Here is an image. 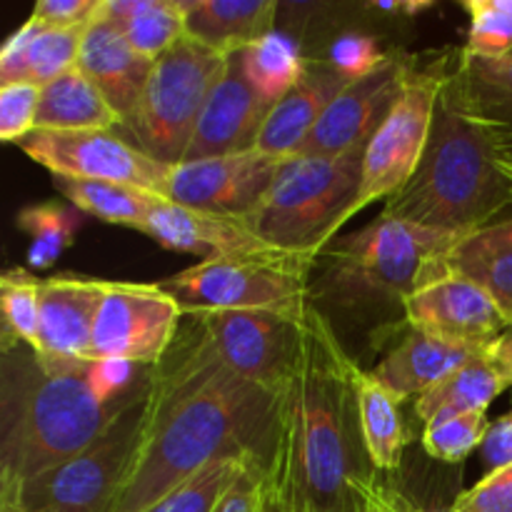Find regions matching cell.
Returning <instances> with one entry per match:
<instances>
[{"label": "cell", "instance_id": "44", "mask_svg": "<svg viewBox=\"0 0 512 512\" xmlns=\"http://www.w3.org/2000/svg\"><path fill=\"white\" fill-rule=\"evenodd\" d=\"M485 358L503 375L505 383L512 385V325L485 348Z\"/></svg>", "mask_w": 512, "mask_h": 512}, {"label": "cell", "instance_id": "10", "mask_svg": "<svg viewBox=\"0 0 512 512\" xmlns=\"http://www.w3.org/2000/svg\"><path fill=\"white\" fill-rule=\"evenodd\" d=\"M445 75L448 68L440 63L433 68H415L410 63L393 110L365 148L358 213L368 205L393 198L418 168L433 130Z\"/></svg>", "mask_w": 512, "mask_h": 512}, {"label": "cell", "instance_id": "35", "mask_svg": "<svg viewBox=\"0 0 512 512\" xmlns=\"http://www.w3.org/2000/svg\"><path fill=\"white\" fill-rule=\"evenodd\" d=\"M40 283L28 270L13 268L0 278L3 340L25 343L40 353Z\"/></svg>", "mask_w": 512, "mask_h": 512}, {"label": "cell", "instance_id": "4", "mask_svg": "<svg viewBox=\"0 0 512 512\" xmlns=\"http://www.w3.org/2000/svg\"><path fill=\"white\" fill-rule=\"evenodd\" d=\"M508 208L512 188L495 163L488 130L455 113L440 93L423 158L380 215L463 238Z\"/></svg>", "mask_w": 512, "mask_h": 512}, {"label": "cell", "instance_id": "22", "mask_svg": "<svg viewBox=\"0 0 512 512\" xmlns=\"http://www.w3.org/2000/svg\"><path fill=\"white\" fill-rule=\"evenodd\" d=\"M443 98L483 130H512V55L483 58L468 50L445 75Z\"/></svg>", "mask_w": 512, "mask_h": 512}, {"label": "cell", "instance_id": "48", "mask_svg": "<svg viewBox=\"0 0 512 512\" xmlns=\"http://www.w3.org/2000/svg\"><path fill=\"white\" fill-rule=\"evenodd\" d=\"M393 500H395V505H398L400 512H428V510L420 508V505H415V500L410 498V495L400 493V490H393ZM440 512H450V510H440Z\"/></svg>", "mask_w": 512, "mask_h": 512}, {"label": "cell", "instance_id": "13", "mask_svg": "<svg viewBox=\"0 0 512 512\" xmlns=\"http://www.w3.org/2000/svg\"><path fill=\"white\" fill-rule=\"evenodd\" d=\"M185 308L158 283H113L108 280L93 325L95 360H125L155 368L178 338Z\"/></svg>", "mask_w": 512, "mask_h": 512}, {"label": "cell", "instance_id": "20", "mask_svg": "<svg viewBox=\"0 0 512 512\" xmlns=\"http://www.w3.org/2000/svg\"><path fill=\"white\" fill-rule=\"evenodd\" d=\"M103 5L83 33L78 70L93 80L95 88L118 110L125 123L143 95L150 70H153V60L143 58L128 43L123 30L105 15Z\"/></svg>", "mask_w": 512, "mask_h": 512}, {"label": "cell", "instance_id": "5", "mask_svg": "<svg viewBox=\"0 0 512 512\" xmlns=\"http://www.w3.org/2000/svg\"><path fill=\"white\" fill-rule=\"evenodd\" d=\"M455 240L458 235L378 215L365 228L338 235L320 253L310 298L353 313L403 308Z\"/></svg>", "mask_w": 512, "mask_h": 512}, {"label": "cell", "instance_id": "41", "mask_svg": "<svg viewBox=\"0 0 512 512\" xmlns=\"http://www.w3.org/2000/svg\"><path fill=\"white\" fill-rule=\"evenodd\" d=\"M265 463L268 460H253L248 468L240 473L233 488L225 493L223 503L215 512H260L263 510L265 493Z\"/></svg>", "mask_w": 512, "mask_h": 512}, {"label": "cell", "instance_id": "9", "mask_svg": "<svg viewBox=\"0 0 512 512\" xmlns=\"http://www.w3.org/2000/svg\"><path fill=\"white\" fill-rule=\"evenodd\" d=\"M148 393L150 378L88 448L23 485L0 483V490L13 493L20 512H110L138 445Z\"/></svg>", "mask_w": 512, "mask_h": 512}, {"label": "cell", "instance_id": "36", "mask_svg": "<svg viewBox=\"0 0 512 512\" xmlns=\"http://www.w3.org/2000/svg\"><path fill=\"white\" fill-rule=\"evenodd\" d=\"M488 430L490 420L485 418V413L453 415V418H443L425 425L423 448L428 450L430 458L455 465L483 445Z\"/></svg>", "mask_w": 512, "mask_h": 512}, {"label": "cell", "instance_id": "39", "mask_svg": "<svg viewBox=\"0 0 512 512\" xmlns=\"http://www.w3.org/2000/svg\"><path fill=\"white\" fill-rule=\"evenodd\" d=\"M390 53H383L378 40L363 33H345L330 48L328 63L338 70L350 83L360 78H368L370 73L380 68L388 60Z\"/></svg>", "mask_w": 512, "mask_h": 512}, {"label": "cell", "instance_id": "40", "mask_svg": "<svg viewBox=\"0 0 512 512\" xmlns=\"http://www.w3.org/2000/svg\"><path fill=\"white\" fill-rule=\"evenodd\" d=\"M450 512H512V465L488 473L475 488L465 490Z\"/></svg>", "mask_w": 512, "mask_h": 512}, {"label": "cell", "instance_id": "6", "mask_svg": "<svg viewBox=\"0 0 512 512\" xmlns=\"http://www.w3.org/2000/svg\"><path fill=\"white\" fill-rule=\"evenodd\" d=\"M368 145L343 155H295L283 160L258 208L245 218L268 248L320 258L340 228L358 215Z\"/></svg>", "mask_w": 512, "mask_h": 512}, {"label": "cell", "instance_id": "32", "mask_svg": "<svg viewBox=\"0 0 512 512\" xmlns=\"http://www.w3.org/2000/svg\"><path fill=\"white\" fill-rule=\"evenodd\" d=\"M15 220L18 228L30 235L28 265L33 270H45L73 245L80 213L60 203H35L25 205Z\"/></svg>", "mask_w": 512, "mask_h": 512}, {"label": "cell", "instance_id": "14", "mask_svg": "<svg viewBox=\"0 0 512 512\" xmlns=\"http://www.w3.org/2000/svg\"><path fill=\"white\" fill-rule=\"evenodd\" d=\"M283 160L255 150L190 160L170 168L165 200L205 213L248 218L273 185Z\"/></svg>", "mask_w": 512, "mask_h": 512}, {"label": "cell", "instance_id": "18", "mask_svg": "<svg viewBox=\"0 0 512 512\" xmlns=\"http://www.w3.org/2000/svg\"><path fill=\"white\" fill-rule=\"evenodd\" d=\"M108 280L53 275L40 283V355L58 363H93V325Z\"/></svg>", "mask_w": 512, "mask_h": 512}, {"label": "cell", "instance_id": "23", "mask_svg": "<svg viewBox=\"0 0 512 512\" xmlns=\"http://www.w3.org/2000/svg\"><path fill=\"white\" fill-rule=\"evenodd\" d=\"M480 353L485 350L445 343V340L430 338V335L408 328V335H403L385 353V358L370 370V375L388 390H393L400 400H418L420 395L428 393L440 380L478 358Z\"/></svg>", "mask_w": 512, "mask_h": 512}, {"label": "cell", "instance_id": "2", "mask_svg": "<svg viewBox=\"0 0 512 512\" xmlns=\"http://www.w3.org/2000/svg\"><path fill=\"white\" fill-rule=\"evenodd\" d=\"M355 368L328 315L310 303L288 380L310 512H370L383 488L360 428Z\"/></svg>", "mask_w": 512, "mask_h": 512}, {"label": "cell", "instance_id": "42", "mask_svg": "<svg viewBox=\"0 0 512 512\" xmlns=\"http://www.w3.org/2000/svg\"><path fill=\"white\" fill-rule=\"evenodd\" d=\"M103 0H40L33 15L48 28H88Z\"/></svg>", "mask_w": 512, "mask_h": 512}, {"label": "cell", "instance_id": "30", "mask_svg": "<svg viewBox=\"0 0 512 512\" xmlns=\"http://www.w3.org/2000/svg\"><path fill=\"white\" fill-rule=\"evenodd\" d=\"M55 188L65 200L75 205V210L88 213L93 218L110 225H123L145 233V223L158 203L160 195L148 190L133 188L123 183H103V180H75V178H53Z\"/></svg>", "mask_w": 512, "mask_h": 512}, {"label": "cell", "instance_id": "49", "mask_svg": "<svg viewBox=\"0 0 512 512\" xmlns=\"http://www.w3.org/2000/svg\"><path fill=\"white\" fill-rule=\"evenodd\" d=\"M0 512H20L13 493H8V490H0Z\"/></svg>", "mask_w": 512, "mask_h": 512}, {"label": "cell", "instance_id": "29", "mask_svg": "<svg viewBox=\"0 0 512 512\" xmlns=\"http://www.w3.org/2000/svg\"><path fill=\"white\" fill-rule=\"evenodd\" d=\"M103 8L128 43L153 63L185 38L183 0H105Z\"/></svg>", "mask_w": 512, "mask_h": 512}, {"label": "cell", "instance_id": "26", "mask_svg": "<svg viewBox=\"0 0 512 512\" xmlns=\"http://www.w3.org/2000/svg\"><path fill=\"white\" fill-rule=\"evenodd\" d=\"M123 125L118 110L78 68L40 88L35 130H115Z\"/></svg>", "mask_w": 512, "mask_h": 512}, {"label": "cell", "instance_id": "34", "mask_svg": "<svg viewBox=\"0 0 512 512\" xmlns=\"http://www.w3.org/2000/svg\"><path fill=\"white\" fill-rule=\"evenodd\" d=\"M33 33L25 50V83L48 85L60 75L78 68L80 43L85 28H48L30 15Z\"/></svg>", "mask_w": 512, "mask_h": 512}, {"label": "cell", "instance_id": "19", "mask_svg": "<svg viewBox=\"0 0 512 512\" xmlns=\"http://www.w3.org/2000/svg\"><path fill=\"white\" fill-rule=\"evenodd\" d=\"M145 235L158 240L163 248L175 250V253L200 255L203 260L270 250L250 230L245 218L183 208L165 198H160L150 210Z\"/></svg>", "mask_w": 512, "mask_h": 512}, {"label": "cell", "instance_id": "1", "mask_svg": "<svg viewBox=\"0 0 512 512\" xmlns=\"http://www.w3.org/2000/svg\"><path fill=\"white\" fill-rule=\"evenodd\" d=\"M278 405L280 393L233 373L185 315L150 370L143 428L110 512H145L223 458L268 460Z\"/></svg>", "mask_w": 512, "mask_h": 512}, {"label": "cell", "instance_id": "45", "mask_svg": "<svg viewBox=\"0 0 512 512\" xmlns=\"http://www.w3.org/2000/svg\"><path fill=\"white\" fill-rule=\"evenodd\" d=\"M488 135L493 143L495 163L512 188V130H488Z\"/></svg>", "mask_w": 512, "mask_h": 512}, {"label": "cell", "instance_id": "37", "mask_svg": "<svg viewBox=\"0 0 512 512\" xmlns=\"http://www.w3.org/2000/svg\"><path fill=\"white\" fill-rule=\"evenodd\" d=\"M470 15L468 53L483 58L512 55V0H463Z\"/></svg>", "mask_w": 512, "mask_h": 512}, {"label": "cell", "instance_id": "47", "mask_svg": "<svg viewBox=\"0 0 512 512\" xmlns=\"http://www.w3.org/2000/svg\"><path fill=\"white\" fill-rule=\"evenodd\" d=\"M433 8V0H400L398 13L408 15V18H415V15L425 13V10Z\"/></svg>", "mask_w": 512, "mask_h": 512}, {"label": "cell", "instance_id": "27", "mask_svg": "<svg viewBox=\"0 0 512 512\" xmlns=\"http://www.w3.org/2000/svg\"><path fill=\"white\" fill-rule=\"evenodd\" d=\"M355 398H358L360 428H363L370 463L378 473H390L400 465L403 450L410 440L403 410H400L403 400L360 365L355 368Z\"/></svg>", "mask_w": 512, "mask_h": 512}, {"label": "cell", "instance_id": "38", "mask_svg": "<svg viewBox=\"0 0 512 512\" xmlns=\"http://www.w3.org/2000/svg\"><path fill=\"white\" fill-rule=\"evenodd\" d=\"M40 105V85L5 83L0 85V140L18 145L35 130Z\"/></svg>", "mask_w": 512, "mask_h": 512}, {"label": "cell", "instance_id": "3", "mask_svg": "<svg viewBox=\"0 0 512 512\" xmlns=\"http://www.w3.org/2000/svg\"><path fill=\"white\" fill-rule=\"evenodd\" d=\"M88 368L90 363H58L25 343L3 340L0 483L23 485L88 448L138 390L120 403H100Z\"/></svg>", "mask_w": 512, "mask_h": 512}, {"label": "cell", "instance_id": "33", "mask_svg": "<svg viewBox=\"0 0 512 512\" xmlns=\"http://www.w3.org/2000/svg\"><path fill=\"white\" fill-rule=\"evenodd\" d=\"M253 460L265 458H258V455H238V458L218 460V463L208 465V468L200 470L190 480H185L183 485H178L173 493H168L163 500L150 505L145 512H215L218 505L223 503L225 493L233 488L235 480L240 478V473Z\"/></svg>", "mask_w": 512, "mask_h": 512}, {"label": "cell", "instance_id": "46", "mask_svg": "<svg viewBox=\"0 0 512 512\" xmlns=\"http://www.w3.org/2000/svg\"><path fill=\"white\" fill-rule=\"evenodd\" d=\"M370 512H400L398 505H395L393 500V490L390 488H380V493L375 495L373 505H370Z\"/></svg>", "mask_w": 512, "mask_h": 512}, {"label": "cell", "instance_id": "24", "mask_svg": "<svg viewBox=\"0 0 512 512\" xmlns=\"http://www.w3.org/2000/svg\"><path fill=\"white\" fill-rule=\"evenodd\" d=\"M438 273L460 275L480 285L512 320V218L495 220L455 240L438 258L430 278Z\"/></svg>", "mask_w": 512, "mask_h": 512}, {"label": "cell", "instance_id": "17", "mask_svg": "<svg viewBox=\"0 0 512 512\" xmlns=\"http://www.w3.org/2000/svg\"><path fill=\"white\" fill-rule=\"evenodd\" d=\"M270 110L273 105L265 103L245 78L240 50L230 53L223 75L205 100L183 163L255 150Z\"/></svg>", "mask_w": 512, "mask_h": 512}, {"label": "cell", "instance_id": "21", "mask_svg": "<svg viewBox=\"0 0 512 512\" xmlns=\"http://www.w3.org/2000/svg\"><path fill=\"white\" fill-rule=\"evenodd\" d=\"M348 83L330 63L310 60L303 80L273 105L255 148L280 160L293 158Z\"/></svg>", "mask_w": 512, "mask_h": 512}, {"label": "cell", "instance_id": "16", "mask_svg": "<svg viewBox=\"0 0 512 512\" xmlns=\"http://www.w3.org/2000/svg\"><path fill=\"white\" fill-rule=\"evenodd\" d=\"M408 68L410 60L390 53L388 60L368 78L345 85L295 155L330 158V155L348 153L358 145H368L375 130L393 110L395 100L403 90Z\"/></svg>", "mask_w": 512, "mask_h": 512}, {"label": "cell", "instance_id": "43", "mask_svg": "<svg viewBox=\"0 0 512 512\" xmlns=\"http://www.w3.org/2000/svg\"><path fill=\"white\" fill-rule=\"evenodd\" d=\"M480 455H483L488 473L512 465V410L495 423H490L488 435L480 445Z\"/></svg>", "mask_w": 512, "mask_h": 512}, {"label": "cell", "instance_id": "12", "mask_svg": "<svg viewBox=\"0 0 512 512\" xmlns=\"http://www.w3.org/2000/svg\"><path fill=\"white\" fill-rule=\"evenodd\" d=\"M233 373L280 393L298 355L300 318L268 310H193L185 313Z\"/></svg>", "mask_w": 512, "mask_h": 512}, {"label": "cell", "instance_id": "7", "mask_svg": "<svg viewBox=\"0 0 512 512\" xmlns=\"http://www.w3.org/2000/svg\"><path fill=\"white\" fill-rule=\"evenodd\" d=\"M318 258L260 250L230 258L200 260L170 278L160 288L173 295L185 313L193 310H268L300 315L310 305V275Z\"/></svg>", "mask_w": 512, "mask_h": 512}, {"label": "cell", "instance_id": "8", "mask_svg": "<svg viewBox=\"0 0 512 512\" xmlns=\"http://www.w3.org/2000/svg\"><path fill=\"white\" fill-rule=\"evenodd\" d=\"M228 55L185 35L153 63L138 105L120 128L158 163L180 165Z\"/></svg>", "mask_w": 512, "mask_h": 512}, {"label": "cell", "instance_id": "25", "mask_svg": "<svg viewBox=\"0 0 512 512\" xmlns=\"http://www.w3.org/2000/svg\"><path fill=\"white\" fill-rule=\"evenodd\" d=\"M185 35L218 53H238L273 33L275 0H183Z\"/></svg>", "mask_w": 512, "mask_h": 512}, {"label": "cell", "instance_id": "31", "mask_svg": "<svg viewBox=\"0 0 512 512\" xmlns=\"http://www.w3.org/2000/svg\"><path fill=\"white\" fill-rule=\"evenodd\" d=\"M240 58H243L248 83L270 105L280 103L303 80L310 63L300 55L298 45L288 35H280L275 30L240 50Z\"/></svg>", "mask_w": 512, "mask_h": 512}, {"label": "cell", "instance_id": "15", "mask_svg": "<svg viewBox=\"0 0 512 512\" xmlns=\"http://www.w3.org/2000/svg\"><path fill=\"white\" fill-rule=\"evenodd\" d=\"M405 325L430 338L485 350L512 320L480 285L460 275L438 273L403 305Z\"/></svg>", "mask_w": 512, "mask_h": 512}, {"label": "cell", "instance_id": "11", "mask_svg": "<svg viewBox=\"0 0 512 512\" xmlns=\"http://www.w3.org/2000/svg\"><path fill=\"white\" fill-rule=\"evenodd\" d=\"M53 178L123 183L165 195L170 168L115 130H33L18 143Z\"/></svg>", "mask_w": 512, "mask_h": 512}, {"label": "cell", "instance_id": "28", "mask_svg": "<svg viewBox=\"0 0 512 512\" xmlns=\"http://www.w3.org/2000/svg\"><path fill=\"white\" fill-rule=\"evenodd\" d=\"M508 388L503 375L490 365L485 353L465 363L448 378L440 380L435 388L415 400V415L425 425L435 420L453 418V415L485 413L495 398Z\"/></svg>", "mask_w": 512, "mask_h": 512}]
</instances>
